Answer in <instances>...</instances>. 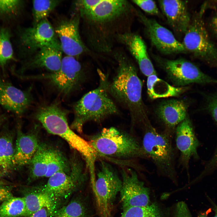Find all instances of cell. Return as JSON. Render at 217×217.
Wrapping results in <instances>:
<instances>
[{"label": "cell", "mask_w": 217, "mask_h": 217, "mask_svg": "<svg viewBox=\"0 0 217 217\" xmlns=\"http://www.w3.org/2000/svg\"><path fill=\"white\" fill-rule=\"evenodd\" d=\"M79 15L86 47L94 52L107 54L112 53L120 36L131 32L137 11L127 0H100L93 9Z\"/></svg>", "instance_id": "obj_1"}, {"label": "cell", "mask_w": 217, "mask_h": 217, "mask_svg": "<svg viewBox=\"0 0 217 217\" xmlns=\"http://www.w3.org/2000/svg\"><path fill=\"white\" fill-rule=\"evenodd\" d=\"M118 66L111 83L109 93L129 111L132 126L141 127L149 120L142 98L143 83L136 68L124 51L114 49L112 52Z\"/></svg>", "instance_id": "obj_2"}, {"label": "cell", "mask_w": 217, "mask_h": 217, "mask_svg": "<svg viewBox=\"0 0 217 217\" xmlns=\"http://www.w3.org/2000/svg\"><path fill=\"white\" fill-rule=\"evenodd\" d=\"M98 72L100 78L98 86L85 94L73 105L74 118L70 127L80 133L86 122H101L118 112L109 95L106 76L100 70Z\"/></svg>", "instance_id": "obj_3"}, {"label": "cell", "mask_w": 217, "mask_h": 217, "mask_svg": "<svg viewBox=\"0 0 217 217\" xmlns=\"http://www.w3.org/2000/svg\"><path fill=\"white\" fill-rule=\"evenodd\" d=\"M67 113V111L55 102L39 107L34 117L48 133L65 140L82 156L86 162H93L96 157L95 152L88 140L77 134L70 127Z\"/></svg>", "instance_id": "obj_4"}, {"label": "cell", "mask_w": 217, "mask_h": 217, "mask_svg": "<svg viewBox=\"0 0 217 217\" xmlns=\"http://www.w3.org/2000/svg\"><path fill=\"white\" fill-rule=\"evenodd\" d=\"M88 140L97 156L125 160L147 159L141 143L135 136L114 127L104 128Z\"/></svg>", "instance_id": "obj_5"}, {"label": "cell", "mask_w": 217, "mask_h": 217, "mask_svg": "<svg viewBox=\"0 0 217 217\" xmlns=\"http://www.w3.org/2000/svg\"><path fill=\"white\" fill-rule=\"evenodd\" d=\"M142 146L147 158L154 164L159 173L171 179L176 177V152L171 135L160 132L149 122L142 127Z\"/></svg>", "instance_id": "obj_6"}, {"label": "cell", "mask_w": 217, "mask_h": 217, "mask_svg": "<svg viewBox=\"0 0 217 217\" xmlns=\"http://www.w3.org/2000/svg\"><path fill=\"white\" fill-rule=\"evenodd\" d=\"M206 7V4L203 5L191 19L182 43L186 51L217 70V47L209 36L203 19Z\"/></svg>", "instance_id": "obj_7"}, {"label": "cell", "mask_w": 217, "mask_h": 217, "mask_svg": "<svg viewBox=\"0 0 217 217\" xmlns=\"http://www.w3.org/2000/svg\"><path fill=\"white\" fill-rule=\"evenodd\" d=\"M85 75L83 68L75 58L67 55L62 58L61 67L56 71L21 77L46 80L58 92L66 96L80 88Z\"/></svg>", "instance_id": "obj_8"}, {"label": "cell", "mask_w": 217, "mask_h": 217, "mask_svg": "<svg viewBox=\"0 0 217 217\" xmlns=\"http://www.w3.org/2000/svg\"><path fill=\"white\" fill-rule=\"evenodd\" d=\"M93 191L100 217H112L114 203L121 190V178L109 163L100 160Z\"/></svg>", "instance_id": "obj_9"}, {"label": "cell", "mask_w": 217, "mask_h": 217, "mask_svg": "<svg viewBox=\"0 0 217 217\" xmlns=\"http://www.w3.org/2000/svg\"><path fill=\"white\" fill-rule=\"evenodd\" d=\"M169 79L176 87L186 86L191 84L202 85L217 84V79L203 72L195 64L183 58L170 60L156 58Z\"/></svg>", "instance_id": "obj_10"}, {"label": "cell", "mask_w": 217, "mask_h": 217, "mask_svg": "<svg viewBox=\"0 0 217 217\" xmlns=\"http://www.w3.org/2000/svg\"><path fill=\"white\" fill-rule=\"evenodd\" d=\"M18 39L22 49L31 54L45 47L61 50L55 30L47 18L33 27L21 29Z\"/></svg>", "instance_id": "obj_11"}, {"label": "cell", "mask_w": 217, "mask_h": 217, "mask_svg": "<svg viewBox=\"0 0 217 217\" xmlns=\"http://www.w3.org/2000/svg\"><path fill=\"white\" fill-rule=\"evenodd\" d=\"M122 185L120 192L123 209L149 205L148 190L140 181L136 172L130 168L121 170Z\"/></svg>", "instance_id": "obj_12"}, {"label": "cell", "mask_w": 217, "mask_h": 217, "mask_svg": "<svg viewBox=\"0 0 217 217\" xmlns=\"http://www.w3.org/2000/svg\"><path fill=\"white\" fill-rule=\"evenodd\" d=\"M137 16L144 25L152 43L162 53L170 55L186 51L182 43L168 29L140 11H138Z\"/></svg>", "instance_id": "obj_13"}, {"label": "cell", "mask_w": 217, "mask_h": 217, "mask_svg": "<svg viewBox=\"0 0 217 217\" xmlns=\"http://www.w3.org/2000/svg\"><path fill=\"white\" fill-rule=\"evenodd\" d=\"M80 20L76 13L70 19L61 21L55 30L61 50L67 56L75 57L89 51L81 38Z\"/></svg>", "instance_id": "obj_14"}, {"label": "cell", "mask_w": 217, "mask_h": 217, "mask_svg": "<svg viewBox=\"0 0 217 217\" xmlns=\"http://www.w3.org/2000/svg\"><path fill=\"white\" fill-rule=\"evenodd\" d=\"M175 133L176 147L180 153L179 164L183 169L188 171L190 159L199 157L197 149L200 143L188 116L177 126Z\"/></svg>", "instance_id": "obj_15"}, {"label": "cell", "mask_w": 217, "mask_h": 217, "mask_svg": "<svg viewBox=\"0 0 217 217\" xmlns=\"http://www.w3.org/2000/svg\"><path fill=\"white\" fill-rule=\"evenodd\" d=\"M33 98L30 90L23 91L0 77V104L17 115L25 113L31 106Z\"/></svg>", "instance_id": "obj_16"}, {"label": "cell", "mask_w": 217, "mask_h": 217, "mask_svg": "<svg viewBox=\"0 0 217 217\" xmlns=\"http://www.w3.org/2000/svg\"><path fill=\"white\" fill-rule=\"evenodd\" d=\"M188 103L181 99H171L161 102L156 114L165 127L164 131L171 135L177 126L187 117Z\"/></svg>", "instance_id": "obj_17"}, {"label": "cell", "mask_w": 217, "mask_h": 217, "mask_svg": "<svg viewBox=\"0 0 217 217\" xmlns=\"http://www.w3.org/2000/svg\"><path fill=\"white\" fill-rule=\"evenodd\" d=\"M118 43L126 47L138 63L142 73L147 77L156 74V72L148 55L146 45L142 37L131 32L120 36Z\"/></svg>", "instance_id": "obj_18"}, {"label": "cell", "mask_w": 217, "mask_h": 217, "mask_svg": "<svg viewBox=\"0 0 217 217\" xmlns=\"http://www.w3.org/2000/svg\"><path fill=\"white\" fill-rule=\"evenodd\" d=\"M160 6L168 24L176 33L184 34L191 19L185 1L178 0H160Z\"/></svg>", "instance_id": "obj_19"}, {"label": "cell", "mask_w": 217, "mask_h": 217, "mask_svg": "<svg viewBox=\"0 0 217 217\" xmlns=\"http://www.w3.org/2000/svg\"><path fill=\"white\" fill-rule=\"evenodd\" d=\"M62 52L61 50L52 47L41 48L26 61L21 70L44 69L51 72L56 71L61 66Z\"/></svg>", "instance_id": "obj_20"}, {"label": "cell", "mask_w": 217, "mask_h": 217, "mask_svg": "<svg viewBox=\"0 0 217 217\" xmlns=\"http://www.w3.org/2000/svg\"><path fill=\"white\" fill-rule=\"evenodd\" d=\"M39 144L36 135L19 131L12 160L13 166L19 167L29 165Z\"/></svg>", "instance_id": "obj_21"}, {"label": "cell", "mask_w": 217, "mask_h": 217, "mask_svg": "<svg viewBox=\"0 0 217 217\" xmlns=\"http://www.w3.org/2000/svg\"><path fill=\"white\" fill-rule=\"evenodd\" d=\"M146 85L148 94L152 99L178 96L188 89L186 86H172L156 74L147 77Z\"/></svg>", "instance_id": "obj_22"}, {"label": "cell", "mask_w": 217, "mask_h": 217, "mask_svg": "<svg viewBox=\"0 0 217 217\" xmlns=\"http://www.w3.org/2000/svg\"><path fill=\"white\" fill-rule=\"evenodd\" d=\"M25 203L27 217L43 208L52 212L54 207V198L43 192L31 193L23 197Z\"/></svg>", "instance_id": "obj_23"}, {"label": "cell", "mask_w": 217, "mask_h": 217, "mask_svg": "<svg viewBox=\"0 0 217 217\" xmlns=\"http://www.w3.org/2000/svg\"><path fill=\"white\" fill-rule=\"evenodd\" d=\"M13 140L9 134L0 137V176L3 177L13 167L14 152Z\"/></svg>", "instance_id": "obj_24"}, {"label": "cell", "mask_w": 217, "mask_h": 217, "mask_svg": "<svg viewBox=\"0 0 217 217\" xmlns=\"http://www.w3.org/2000/svg\"><path fill=\"white\" fill-rule=\"evenodd\" d=\"M48 146L40 144L30 163L29 176L32 180L45 177L47 171Z\"/></svg>", "instance_id": "obj_25"}, {"label": "cell", "mask_w": 217, "mask_h": 217, "mask_svg": "<svg viewBox=\"0 0 217 217\" xmlns=\"http://www.w3.org/2000/svg\"><path fill=\"white\" fill-rule=\"evenodd\" d=\"M68 163L64 156L57 149L48 147L47 171L45 177L49 178L59 172L70 171Z\"/></svg>", "instance_id": "obj_26"}, {"label": "cell", "mask_w": 217, "mask_h": 217, "mask_svg": "<svg viewBox=\"0 0 217 217\" xmlns=\"http://www.w3.org/2000/svg\"><path fill=\"white\" fill-rule=\"evenodd\" d=\"M26 209L24 197H12L0 205V217L26 216Z\"/></svg>", "instance_id": "obj_27"}, {"label": "cell", "mask_w": 217, "mask_h": 217, "mask_svg": "<svg viewBox=\"0 0 217 217\" xmlns=\"http://www.w3.org/2000/svg\"><path fill=\"white\" fill-rule=\"evenodd\" d=\"M60 0H36L32 1L33 25L47 18L61 3Z\"/></svg>", "instance_id": "obj_28"}, {"label": "cell", "mask_w": 217, "mask_h": 217, "mask_svg": "<svg viewBox=\"0 0 217 217\" xmlns=\"http://www.w3.org/2000/svg\"><path fill=\"white\" fill-rule=\"evenodd\" d=\"M11 36V32L7 28L0 29V66L3 68L8 61L14 58Z\"/></svg>", "instance_id": "obj_29"}, {"label": "cell", "mask_w": 217, "mask_h": 217, "mask_svg": "<svg viewBox=\"0 0 217 217\" xmlns=\"http://www.w3.org/2000/svg\"><path fill=\"white\" fill-rule=\"evenodd\" d=\"M121 217H161L158 207L155 204L144 206L123 209Z\"/></svg>", "instance_id": "obj_30"}, {"label": "cell", "mask_w": 217, "mask_h": 217, "mask_svg": "<svg viewBox=\"0 0 217 217\" xmlns=\"http://www.w3.org/2000/svg\"><path fill=\"white\" fill-rule=\"evenodd\" d=\"M86 210L83 204L74 200L58 210L54 217H86Z\"/></svg>", "instance_id": "obj_31"}, {"label": "cell", "mask_w": 217, "mask_h": 217, "mask_svg": "<svg viewBox=\"0 0 217 217\" xmlns=\"http://www.w3.org/2000/svg\"><path fill=\"white\" fill-rule=\"evenodd\" d=\"M205 100L204 109L217 124V93H202Z\"/></svg>", "instance_id": "obj_32"}, {"label": "cell", "mask_w": 217, "mask_h": 217, "mask_svg": "<svg viewBox=\"0 0 217 217\" xmlns=\"http://www.w3.org/2000/svg\"><path fill=\"white\" fill-rule=\"evenodd\" d=\"M23 2L19 0H0V14L11 15L18 13Z\"/></svg>", "instance_id": "obj_33"}, {"label": "cell", "mask_w": 217, "mask_h": 217, "mask_svg": "<svg viewBox=\"0 0 217 217\" xmlns=\"http://www.w3.org/2000/svg\"><path fill=\"white\" fill-rule=\"evenodd\" d=\"M132 1L147 13L154 15H157L159 14V9L155 2L153 1L133 0Z\"/></svg>", "instance_id": "obj_34"}, {"label": "cell", "mask_w": 217, "mask_h": 217, "mask_svg": "<svg viewBox=\"0 0 217 217\" xmlns=\"http://www.w3.org/2000/svg\"><path fill=\"white\" fill-rule=\"evenodd\" d=\"M176 207V217H191L188 208L184 202L178 203Z\"/></svg>", "instance_id": "obj_35"}, {"label": "cell", "mask_w": 217, "mask_h": 217, "mask_svg": "<svg viewBox=\"0 0 217 217\" xmlns=\"http://www.w3.org/2000/svg\"><path fill=\"white\" fill-rule=\"evenodd\" d=\"M217 168V149L213 157L206 166L200 176H204Z\"/></svg>", "instance_id": "obj_36"}, {"label": "cell", "mask_w": 217, "mask_h": 217, "mask_svg": "<svg viewBox=\"0 0 217 217\" xmlns=\"http://www.w3.org/2000/svg\"><path fill=\"white\" fill-rule=\"evenodd\" d=\"M13 197L9 185L0 186V202H3Z\"/></svg>", "instance_id": "obj_37"}, {"label": "cell", "mask_w": 217, "mask_h": 217, "mask_svg": "<svg viewBox=\"0 0 217 217\" xmlns=\"http://www.w3.org/2000/svg\"><path fill=\"white\" fill-rule=\"evenodd\" d=\"M208 25L211 31L217 39V14L211 18Z\"/></svg>", "instance_id": "obj_38"}, {"label": "cell", "mask_w": 217, "mask_h": 217, "mask_svg": "<svg viewBox=\"0 0 217 217\" xmlns=\"http://www.w3.org/2000/svg\"><path fill=\"white\" fill-rule=\"evenodd\" d=\"M48 211L45 208H42L26 217H48Z\"/></svg>", "instance_id": "obj_39"}, {"label": "cell", "mask_w": 217, "mask_h": 217, "mask_svg": "<svg viewBox=\"0 0 217 217\" xmlns=\"http://www.w3.org/2000/svg\"><path fill=\"white\" fill-rule=\"evenodd\" d=\"M3 177L2 176H0V186L9 185L10 184L9 183H8L7 182L5 181L2 179Z\"/></svg>", "instance_id": "obj_40"}, {"label": "cell", "mask_w": 217, "mask_h": 217, "mask_svg": "<svg viewBox=\"0 0 217 217\" xmlns=\"http://www.w3.org/2000/svg\"><path fill=\"white\" fill-rule=\"evenodd\" d=\"M209 212V210H207L206 212L200 214L198 217H207V215Z\"/></svg>", "instance_id": "obj_41"}, {"label": "cell", "mask_w": 217, "mask_h": 217, "mask_svg": "<svg viewBox=\"0 0 217 217\" xmlns=\"http://www.w3.org/2000/svg\"><path fill=\"white\" fill-rule=\"evenodd\" d=\"M213 209L215 212V216L214 217H217V206L216 205H214Z\"/></svg>", "instance_id": "obj_42"}]
</instances>
